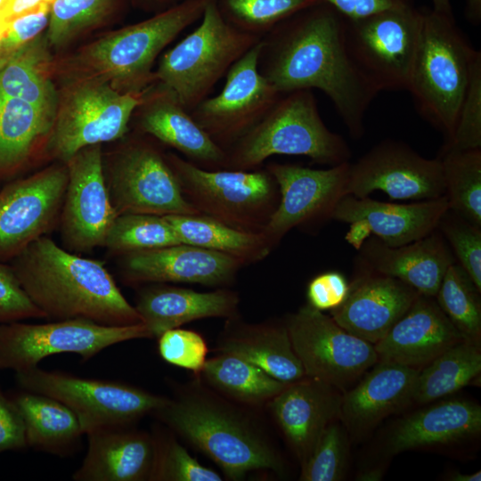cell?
I'll use <instances>...</instances> for the list:
<instances>
[{
  "instance_id": "7",
  "label": "cell",
  "mask_w": 481,
  "mask_h": 481,
  "mask_svg": "<svg viewBox=\"0 0 481 481\" xmlns=\"http://www.w3.org/2000/svg\"><path fill=\"white\" fill-rule=\"evenodd\" d=\"M199 25L159 59L155 80L171 88L191 112L262 37L242 31L207 0Z\"/></svg>"
},
{
  "instance_id": "46",
  "label": "cell",
  "mask_w": 481,
  "mask_h": 481,
  "mask_svg": "<svg viewBox=\"0 0 481 481\" xmlns=\"http://www.w3.org/2000/svg\"><path fill=\"white\" fill-rule=\"evenodd\" d=\"M444 148L481 149V53L472 61L468 86L459 110L452 140Z\"/></svg>"
},
{
  "instance_id": "40",
  "label": "cell",
  "mask_w": 481,
  "mask_h": 481,
  "mask_svg": "<svg viewBox=\"0 0 481 481\" xmlns=\"http://www.w3.org/2000/svg\"><path fill=\"white\" fill-rule=\"evenodd\" d=\"M168 220L151 214L118 215L106 237L104 247L118 255L180 244Z\"/></svg>"
},
{
  "instance_id": "22",
  "label": "cell",
  "mask_w": 481,
  "mask_h": 481,
  "mask_svg": "<svg viewBox=\"0 0 481 481\" xmlns=\"http://www.w3.org/2000/svg\"><path fill=\"white\" fill-rule=\"evenodd\" d=\"M135 113L142 135L174 148L200 167L226 168V151L198 125L176 94L161 82L155 81L142 93Z\"/></svg>"
},
{
  "instance_id": "10",
  "label": "cell",
  "mask_w": 481,
  "mask_h": 481,
  "mask_svg": "<svg viewBox=\"0 0 481 481\" xmlns=\"http://www.w3.org/2000/svg\"><path fill=\"white\" fill-rule=\"evenodd\" d=\"M23 390L59 400L77 415L85 435L103 428L131 426L168 403L169 398L140 387L84 378L38 366L16 372Z\"/></svg>"
},
{
  "instance_id": "17",
  "label": "cell",
  "mask_w": 481,
  "mask_h": 481,
  "mask_svg": "<svg viewBox=\"0 0 481 481\" xmlns=\"http://www.w3.org/2000/svg\"><path fill=\"white\" fill-rule=\"evenodd\" d=\"M350 161L314 169L293 164L270 163L280 200L263 233L275 248L292 229L331 219L338 201L347 195Z\"/></svg>"
},
{
  "instance_id": "57",
  "label": "cell",
  "mask_w": 481,
  "mask_h": 481,
  "mask_svg": "<svg viewBox=\"0 0 481 481\" xmlns=\"http://www.w3.org/2000/svg\"><path fill=\"white\" fill-rule=\"evenodd\" d=\"M433 4V11L444 14L452 15L451 0H431Z\"/></svg>"
},
{
  "instance_id": "3",
  "label": "cell",
  "mask_w": 481,
  "mask_h": 481,
  "mask_svg": "<svg viewBox=\"0 0 481 481\" xmlns=\"http://www.w3.org/2000/svg\"><path fill=\"white\" fill-rule=\"evenodd\" d=\"M153 414L232 480L253 470L281 469L280 457L260 429L198 387L169 399Z\"/></svg>"
},
{
  "instance_id": "14",
  "label": "cell",
  "mask_w": 481,
  "mask_h": 481,
  "mask_svg": "<svg viewBox=\"0 0 481 481\" xmlns=\"http://www.w3.org/2000/svg\"><path fill=\"white\" fill-rule=\"evenodd\" d=\"M284 323L306 377L346 391L378 361L372 344L347 332L309 304Z\"/></svg>"
},
{
  "instance_id": "42",
  "label": "cell",
  "mask_w": 481,
  "mask_h": 481,
  "mask_svg": "<svg viewBox=\"0 0 481 481\" xmlns=\"http://www.w3.org/2000/svg\"><path fill=\"white\" fill-rule=\"evenodd\" d=\"M230 24L263 37L277 24L320 0H213Z\"/></svg>"
},
{
  "instance_id": "50",
  "label": "cell",
  "mask_w": 481,
  "mask_h": 481,
  "mask_svg": "<svg viewBox=\"0 0 481 481\" xmlns=\"http://www.w3.org/2000/svg\"><path fill=\"white\" fill-rule=\"evenodd\" d=\"M349 292V283L338 272L329 271L314 277L307 285V304L319 311L340 306Z\"/></svg>"
},
{
  "instance_id": "27",
  "label": "cell",
  "mask_w": 481,
  "mask_h": 481,
  "mask_svg": "<svg viewBox=\"0 0 481 481\" xmlns=\"http://www.w3.org/2000/svg\"><path fill=\"white\" fill-rule=\"evenodd\" d=\"M87 435L88 448L75 481H151L156 457L154 435L110 427Z\"/></svg>"
},
{
  "instance_id": "58",
  "label": "cell",
  "mask_w": 481,
  "mask_h": 481,
  "mask_svg": "<svg viewBox=\"0 0 481 481\" xmlns=\"http://www.w3.org/2000/svg\"><path fill=\"white\" fill-rule=\"evenodd\" d=\"M449 480L451 481H480L481 480V471H477L471 474H462L460 472H454L450 476Z\"/></svg>"
},
{
  "instance_id": "55",
  "label": "cell",
  "mask_w": 481,
  "mask_h": 481,
  "mask_svg": "<svg viewBox=\"0 0 481 481\" xmlns=\"http://www.w3.org/2000/svg\"><path fill=\"white\" fill-rule=\"evenodd\" d=\"M465 14L469 21L478 25L481 21V0H466Z\"/></svg>"
},
{
  "instance_id": "38",
  "label": "cell",
  "mask_w": 481,
  "mask_h": 481,
  "mask_svg": "<svg viewBox=\"0 0 481 481\" xmlns=\"http://www.w3.org/2000/svg\"><path fill=\"white\" fill-rule=\"evenodd\" d=\"M439 159L449 209L481 226V149L443 148Z\"/></svg>"
},
{
  "instance_id": "59",
  "label": "cell",
  "mask_w": 481,
  "mask_h": 481,
  "mask_svg": "<svg viewBox=\"0 0 481 481\" xmlns=\"http://www.w3.org/2000/svg\"><path fill=\"white\" fill-rule=\"evenodd\" d=\"M10 2H11V0H0V37H1V33H2V30H1V18H2V15L4 13V12L7 8L8 4H10Z\"/></svg>"
},
{
  "instance_id": "33",
  "label": "cell",
  "mask_w": 481,
  "mask_h": 481,
  "mask_svg": "<svg viewBox=\"0 0 481 481\" xmlns=\"http://www.w3.org/2000/svg\"><path fill=\"white\" fill-rule=\"evenodd\" d=\"M53 125L29 102L0 94V182L17 178L39 151L45 154Z\"/></svg>"
},
{
  "instance_id": "5",
  "label": "cell",
  "mask_w": 481,
  "mask_h": 481,
  "mask_svg": "<svg viewBox=\"0 0 481 481\" xmlns=\"http://www.w3.org/2000/svg\"><path fill=\"white\" fill-rule=\"evenodd\" d=\"M207 0H185L90 43L78 53L82 73L121 93L142 94L154 83L153 64L181 32L200 20Z\"/></svg>"
},
{
  "instance_id": "11",
  "label": "cell",
  "mask_w": 481,
  "mask_h": 481,
  "mask_svg": "<svg viewBox=\"0 0 481 481\" xmlns=\"http://www.w3.org/2000/svg\"><path fill=\"white\" fill-rule=\"evenodd\" d=\"M145 137L135 136L103 160L104 179L117 215H197L184 198L167 153Z\"/></svg>"
},
{
  "instance_id": "20",
  "label": "cell",
  "mask_w": 481,
  "mask_h": 481,
  "mask_svg": "<svg viewBox=\"0 0 481 481\" xmlns=\"http://www.w3.org/2000/svg\"><path fill=\"white\" fill-rule=\"evenodd\" d=\"M448 208L445 196L397 204L347 194L337 204L331 219L349 224L346 240L356 249L371 234L388 246L397 247L435 231Z\"/></svg>"
},
{
  "instance_id": "51",
  "label": "cell",
  "mask_w": 481,
  "mask_h": 481,
  "mask_svg": "<svg viewBox=\"0 0 481 481\" xmlns=\"http://www.w3.org/2000/svg\"><path fill=\"white\" fill-rule=\"evenodd\" d=\"M28 447L21 414L11 396L0 387V453Z\"/></svg>"
},
{
  "instance_id": "19",
  "label": "cell",
  "mask_w": 481,
  "mask_h": 481,
  "mask_svg": "<svg viewBox=\"0 0 481 481\" xmlns=\"http://www.w3.org/2000/svg\"><path fill=\"white\" fill-rule=\"evenodd\" d=\"M65 164L68 183L59 218L63 248L82 253L104 247L118 215L104 179L101 144L81 149Z\"/></svg>"
},
{
  "instance_id": "8",
  "label": "cell",
  "mask_w": 481,
  "mask_h": 481,
  "mask_svg": "<svg viewBox=\"0 0 481 481\" xmlns=\"http://www.w3.org/2000/svg\"><path fill=\"white\" fill-rule=\"evenodd\" d=\"M167 158L184 198L200 215L239 230L263 232L280 200L266 168L206 169L175 153Z\"/></svg>"
},
{
  "instance_id": "45",
  "label": "cell",
  "mask_w": 481,
  "mask_h": 481,
  "mask_svg": "<svg viewBox=\"0 0 481 481\" xmlns=\"http://www.w3.org/2000/svg\"><path fill=\"white\" fill-rule=\"evenodd\" d=\"M437 229L456 261L481 291V226L448 208L440 218Z\"/></svg>"
},
{
  "instance_id": "13",
  "label": "cell",
  "mask_w": 481,
  "mask_h": 481,
  "mask_svg": "<svg viewBox=\"0 0 481 481\" xmlns=\"http://www.w3.org/2000/svg\"><path fill=\"white\" fill-rule=\"evenodd\" d=\"M151 338L143 322L108 326L86 319L45 323L0 324V370L18 371L38 366L52 355L74 353L89 360L108 346L136 338Z\"/></svg>"
},
{
  "instance_id": "39",
  "label": "cell",
  "mask_w": 481,
  "mask_h": 481,
  "mask_svg": "<svg viewBox=\"0 0 481 481\" xmlns=\"http://www.w3.org/2000/svg\"><path fill=\"white\" fill-rule=\"evenodd\" d=\"M480 290L458 262L446 270L435 296L441 310L465 340L480 346Z\"/></svg>"
},
{
  "instance_id": "52",
  "label": "cell",
  "mask_w": 481,
  "mask_h": 481,
  "mask_svg": "<svg viewBox=\"0 0 481 481\" xmlns=\"http://www.w3.org/2000/svg\"><path fill=\"white\" fill-rule=\"evenodd\" d=\"M347 20L360 19L383 10L414 4L413 0H320Z\"/></svg>"
},
{
  "instance_id": "4",
  "label": "cell",
  "mask_w": 481,
  "mask_h": 481,
  "mask_svg": "<svg viewBox=\"0 0 481 481\" xmlns=\"http://www.w3.org/2000/svg\"><path fill=\"white\" fill-rule=\"evenodd\" d=\"M226 155V168L253 170L273 155L306 156L332 167L350 161L352 153L324 124L312 90H297L281 94Z\"/></svg>"
},
{
  "instance_id": "25",
  "label": "cell",
  "mask_w": 481,
  "mask_h": 481,
  "mask_svg": "<svg viewBox=\"0 0 481 481\" xmlns=\"http://www.w3.org/2000/svg\"><path fill=\"white\" fill-rule=\"evenodd\" d=\"M325 382L305 376L289 383L266 405L300 465L326 427L340 415L342 395Z\"/></svg>"
},
{
  "instance_id": "43",
  "label": "cell",
  "mask_w": 481,
  "mask_h": 481,
  "mask_svg": "<svg viewBox=\"0 0 481 481\" xmlns=\"http://www.w3.org/2000/svg\"><path fill=\"white\" fill-rule=\"evenodd\" d=\"M348 441L344 429L330 423L308 459L301 465V481H338L344 477Z\"/></svg>"
},
{
  "instance_id": "30",
  "label": "cell",
  "mask_w": 481,
  "mask_h": 481,
  "mask_svg": "<svg viewBox=\"0 0 481 481\" xmlns=\"http://www.w3.org/2000/svg\"><path fill=\"white\" fill-rule=\"evenodd\" d=\"M215 351L240 357L284 383L306 376L285 323H246L228 318Z\"/></svg>"
},
{
  "instance_id": "28",
  "label": "cell",
  "mask_w": 481,
  "mask_h": 481,
  "mask_svg": "<svg viewBox=\"0 0 481 481\" xmlns=\"http://www.w3.org/2000/svg\"><path fill=\"white\" fill-rule=\"evenodd\" d=\"M342 395L339 418L354 433H363L412 401L420 369L379 360Z\"/></svg>"
},
{
  "instance_id": "54",
  "label": "cell",
  "mask_w": 481,
  "mask_h": 481,
  "mask_svg": "<svg viewBox=\"0 0 481 481\" xmlns=\"http://www.w3.org/2000/svg\"><path fill=\"white\" fill-rule=\"evenodd\" d=\"M134 4L146 10L164 11L185 0H132Z\"/></svg>"
},
{
  "instance_id": "60",
  "label": "cell",
  "mask_w": 481,
  "mask_h": 481,
  "mask_svg": "<svg viewBox=\"0 0 481 481\" xmlns=\"http://www.w3.org/2000/svg\"><path fill=\"white\" fill-rule=\"evenodd\" d=\"M46 2L50 4H52V3L53 2V0H46Z\"/></svg>"
},
{
  "instance_id": "31",
  "label": "cell",
  "mask_w": 481,
  "mask_h": 481,
  "mask_svg": "<svg viewBox=\"0 0 481 481\" xmlns=\"http://www.w3.org/2000/svg\"><path fill=\"white\" fill-rule=\"evenodd\" d=\"M481 431V407L463 399L441 401L402 420L390 433L387 449L395 454L470 438Z\"/></svg>"
},
{
  "instance_id": "32",
  "label": "cell",
  "mask_w": 481,
  "mask_h": 481,
  "mask_svg": "<svg viewBox=\"0 0 481 481\" xmlns=\"http://www.w3.org/2000/svg\"><path fill=\"white\" fill-rule=\"evenodd\" d=\"M45 33L0 59V94L20 99L53 119L59 92L52 79V57Z\"/></svg>"
},
{
  "instance_id": "16",
  "label": "cell",
  "mask_w": 481,
  "mask_h": 481,
  "mask_svg": "<svg viewBox=\"0 0 481 481\" xmlns=\"http://www.w3.org/2000/svg\"><path fill=\"white\" fill-rule=\"evenodd\" d=\"M68 169L59 162L0 190V262H11L59 222Z\"/></svg>"
},
{
  "instance_id": "41",
  "label": "cell",
  "mask_w": 481,
  "mask_h": 481,
  "mask_svg": "<svg viewBox=\"0 0 481 481\" xmlns=\"http://www.w3.org/2000/svg\"><path fill=\"white\" fill-rule=\"evenodd\" d=\"M118 6V0H53L45 32L50 47L65 46L102 24Z\"/></svg>"
},
{
  "instance_id": "56",
  "label": "cell",
  "mask_w": 481,
  "mask_h": 481,
  "mask_svg": "<svg viewBox=\"0 0 481 481\" xmlns=\"http://www.w3.org/2000/svg\"><path fill=\"white\" fill-rule=\"evenodd\" d=\"M383 470L380 469H370L361 471L356 476L359 481H379L382 479Z\"/></svg>"
},
{
  "instance_id": "2",
  "label": "cell",
  "mask_w": 481,
  "mask_h": 481,
  "mask_svg": "<svg viewBox=\"0 0 481 481\" xmlns=\"http://www.w3.org/2000/svg\"><path fill=\"white\" fill-rule=\"evenodd\" d=\"M31 301L52 321L86 319L108 326L143 322L104 264L43 236L11 261Z\"/></svg>"
},
{
  "instance_id": "53",
  "label": "cell",
  "mask_w": 481,
  "mask_h": 481,
  "mask_svg": "<svg viewBox=\"0 0 481 481\" xmlns=\"http://www.w3.org/2000/svg\"><path fill=\"white\" fill-rule=\"evenodd\" d=\"M47 6L51 4L46 0H11L1 18L2 33L5 26L12 20Z\"/></svg>"
},
{
  "instance_id": "6",
  "label": "cell",
  "mask_w": 481,
  "mask_h": 481,
  "mask_svg": "<svg viewBox=\"0 0 481 481\" xmlns=\"http://www.w3.org/2000/svg\"><path fill=\"white\" fill-rule=\"evenodd\" d=\"M477 53L452 15L423 12L422 29L407 91L420 115L450 142Z\"/></svg>"
},
{
  "instance_id": "35",
  "label": "cell",
  "mask_w": 481,
  "mask_h": 481,
  "mask_svg": "<svg viewBox=\"0 0 481 481\" xmlns=\"http://www.w3.org/2000/svg\"><path fill=\"white\" fill-rule=\"evenodd\" d=\"M165 217L181 243L233 257L245 265L262 261L274 249L263 232L239 230L204 215H170Z\"/></svg>"
},
{
  "instance_id": "26",
  "label": "cell",
  "mask_w": 481,
  "mask_h": 481,
  "mask_svg": "<svg viewBox=\"0 0 481 481\" xmlns=\"http://www.w3.org/2000/svg\"><path fill=\"white\" fill-rule=\"evenodd\" d=\"M462 341H465L464 337L441 310L436 298L420 294L387 334L373 346L379 360L420 370Z\"/></svg>"
},
{
  "instance_id": "44",
  "label": "cell",
  "mask_w": 481,
  "mask_h": 481,
  "mask_svg": "<svg viewBox=\"0 0 481 481\" xmlns=\"http://www.w3.org/2000/svg\"><path fill=\"white\" fill-rule=\"evenodd\" d=\"M156 457L151 481H221L211 469L202 466L169 435H154Z\"/></svg>"
},
{
  "instance_id": "9",
  "label": "cell",
  "mask_w": 481,
  "mask_h": 481,
  "mask_svg": "<svg viewBox=\"0 0 481 481\" xmlns=\"http://www.w3.org/2000/svg\"><path fill=\"white\" fill-rule=\"evenodd\" d=\"M142 94L121 93L82 73L59 94L45 154L65 163L81 149L122 138Z\"/></svg>"
},
{
  "instance_id": "23",
  "label": "cell",
  "mask_w": 481,
  "mask_h": 481,
  "mask_svg": "<svg viewBox=\"0 0 481 481\" xmlns=\"http://www.w3.org/2000/svg\"><path fill=\"white\" fill-rule=\"evenodd\" d=\"M358 266V265H357ZM344 302L330 310L347 332L372 345L381 340L420 295L403 281L358 266Z\"/></svg>"
},
{
  "instance_id": "48",
  "label": "cell",
  "mask_w": 481,
  "mask_h": 481,
  "mask_svg": "<svg viewBox=\"0 0 481 481\" xmlns=\"http://www.w3.org/2000/svg\"><path fill=\"white\" fill-rule=\"evenodd\" d=\"M45 318L21 287L11 265L0 262V324Z\"/></svg>"
},
{
  "instance_id": "36",
  "label": "cell",
  "mask_w": 481,
  "mask_h": 481,
  "mask_svg": "<svg viewBox=\"0 0 481 481\" xmlns=\"http://www.w3.org/2000/svg\"><path fill=\"white\" fill-rule=\"evenodd\" d=\"M198 376L220 395L249 406L266 404L287 385L255 364L224 353L207 360Z\"/></svg>"
},
{
  "instance_id": "37",
  "label": "cell",
  "mask_w": 481,
  "mask_h": 481,
  "mask_svg": "<svg viewBox=\"0 0 481 481\" xmlns=\"http://www.w3.org/2000/svg\"><path fill=\"white\" fill-rule=\"evenodd\" d=\"M480 372V347L466 340L460 342L420 370L412 401L426 404L454 394Z\"/></svg>"
},
{
  "instance_id": "18",
  "label": "cell",
  "mask_w": 481,
  "mask_h": 481,
  "mask_svg": "<svg viewBox=\"0 0 481 481\" xmlns=\"http://www.w3.org/2000/svg\"><path fill=\"white\" fill-rule=\"evenodd\" d=\"M375 191L395 200H431L445 194L442 163L408 144L384 140L350 163L347 194L363 198Z\"/></svg>"
},
{
  "instance_id": "12",
  "label": "cell",
  "mask_w": 481,
  "mask_h": 481,
  "mask_svg": "<svg viewBox=\"0 0 481 481\" xmlns=\"http://www.w3.org/2000/svg\"><path fill=\"white\" fill-rule=\"evenodd\" d=\"M422 22L423 11L414 4L346 19L350 55L378 94L407 90Z\"/></svg>"
},
{
  "instance_id": "1",
  "label": "cell",
  "mask_w": 481,
  "mask_h": 481,
  "mask_svg": "<svg viewBox=\"0 0 481 481\" xmlns=\"http://www.w3.org/2000/svg\"><path fill=\"white\" fill-rule=\"evenodd\" d=\"M260 74L281 94L318 89L333 103L349 134H364L365 113L378 94L350 55L346 18L319 2L282 20L265 35Z\"/></svg>"
},
{
  "instance_id": "15",
  "label": "cell",
  "mask_w": 481,
  "mask_h": 481,
  "mask_svg": "<svg viewBox=\"0 0 481 481\" xmlns=\"http://www.w3.org/2000/svg\"><path fill=\"white\" fill-rule=\"evenodd\" d=\"M257 43L225 75L219 94L200 102L191 114L225 151L249 132L282 94L259 72Z\"/></svg>"
},
{
  "instance_id": "47",
  "label": "cell",
  "mask_w": 481,
  "mask_h": 481,
  "mask_svg": "<svg viewBox=\"0 0 481 481\" xmlns=\"http://www.w3.org/2000/svg\"><path fill=\"white\" fill-rule=\"evenodd\" d=\"M157 338L164 361L196 375L200 373L207 361L208 346L200 333L179 327L166 330Z\"/></svg>"
},
{
  "instance_id": "34",
  "label": "cell",
  "mask_w": 481,
  "mask_h": 481,
  "mask_svg": "<svg viewBox=\"0 0 481 481\" xmlns=\"http://www.w3.org/2000/svg\"><path fill=\"white\" fill-rule=\"evenodd\" d=\"M11 397L21 414L28 447L59 456L75 451L85 434L71 409L55 398L27 390Z\"/></svg>"
},
{
  "instance_id": "29",
  "label": "cell",
  "mask_w": 481,
  "mask_h": 481,
  "mask_svg": "<svg viewBox=\"0 0 481 481\" xmlns=\"http://www.w3.org/2000/svg\"><path fill=\"white\" fill-rule=\"evenodd\" d=\"M239 302L238 294L226 289L200 292L157 283L139 291L135 308L151 337L158 338L196 320L235 316Z\"/></svg>"
},
{
  "instance_id": "21",
  "label": "cell",
  "mask_w": 481,
  "mask_h": 481,
  "mask_svg": "<svg viewBox=\"0 0 481 481\" xmlns=\"http://www.w3.org/2000/svg\"><path fill=\"white\" fill-rule=\"evenodd\" d=\"M244 265L233 257L184 243L128 253L120 263L122 277L130 284L181 282L210 287L231 284Z\"/></svg>"
},
{
  "instance_id": "24",
  "label": "cell",
  "mask_w": 481,
  "mask_h": 481,
  "mask_svg": "<svg viewBox=\"0 0 481 481\" xmlns=\"http://www.w3.org/2000/svg\"><path fill=\"white\" fill-rule=\"evenodd\" d=\"M356 250L358 266L395 278L419 294L434 298L446 270L457 262L437 228L420 240L397 247L370 236Z\"/></svg>"
},
{
  "instance_id": "49",
  "label": "cell",
  "mask_w": 481,
  "mask_h": 481,
  "mask_svg": "<svg viewBox=\"0 0 481 481\" xmlns=\"http://www.w3.org/2000/svg\"><path fill=\"white\" fill-rule=\"evenodd\" d=\"M50 9L51 6H47L9 22L0 37V59L43 33L48 26Z\"/></svg>"
}]
</instances>
